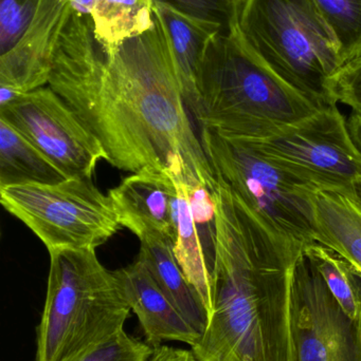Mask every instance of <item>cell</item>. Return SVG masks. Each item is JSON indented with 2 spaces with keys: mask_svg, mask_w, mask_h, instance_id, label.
<instances>
[{
  "mask_svg": "<svg viewBox=\"0 0 361 361\" xmlns=\"http://www.w3.org/2000/svg\"><path fill=\"white\" fill-rule=\"evenodd\" d=\"M174 4L187 13L215 21L228 30L239 16V0H154Z\"/></svg>",
  "mask_w": 361,
  "mask_h": 361,
  "instance_id": "cell-24",
  "label": "cell"
},
{
  "mask_svg": "<svg viewBox=\"0 0 361 361\" xmlns=\"http://www.w3.org/2000/svg\"><path fill=\"white\" fill-rule=\"evenodd\" d=\"M239 25L248 44L288 84L321 108L337 105L330 82L345 63L315 0H244Z\"/></svg>",
  "mask_w": 361,
  "mask_h": 361,
  "instance_id": "cell-5",
  "label": "cell"
},
{
  "mask_svg": "<svg viewBox=\"0 0 361 361\" xmlns=\"http://www.w3.org/2000/svg\"><path fill=\"white\" fill-rule=\"evenodd\" d=\"M155 13V12H154ZM48 86L127 173L153 169L190 188L215 191L218 178L195 133L169 36L152 29L105 52L90 17L72 11Z\"/></svg>",
  "mask_w": 361,
  "mask_h": 361,
  "instance_id": "cell-1",
  "label": "cell"
},
{
  "mask_svg": "<svg viewBox=\"0 0 361 361\" xmlns=\"http://www.w3.org/2000/svg\"><path fill=\"white\" fill-rule=\"evenodd\" d=\"M69 0H40L18 42L0 54V86L25 94L49 84L53 59L71 16Z\"/></svg>",
  "mask_w": 361,
  "mask_h": 361,
  "instance_id": "cell-11",
  "label": "cell"
},
{
  "mask_svg": "<svg viewBox=\"0 0 361 361\" xmlns=\"http://www.w3.org/2000/svg\"><path fill=\"white\" fill-rule=\"evenodd\" d=\"M68 178L12 126L0 120V188L57 184Z\"/></svg>",
  "mask_w": 361,
  "mask_h": 361,
  "instance_id": "cell-18",
  "label": "cell"
},
{
  "mask_svg": "<svg viewBox=\"0 0 361 361\" xmlns=\"http://www.w3.org/2000/svg\"><path fill=\"white\" fill-rule=\"evenodd\" d=\"M341 309L349 317L361 322V273L341 255L313 242L304 248Z\"/></svg>",
  "mask_w": 361,
  "mask_h": 361,
  "instance_id": "cell-20",
  "label": "cell"
},
{
  "mask_svg": "<svg viewBox=\"0 0 361 361\" xmlns=\"http://www.w3.org/2000/svg\"><path fill=\"white\" fill-rule=\"evenodd\" d=\"M243 140L309 184L343 186L361 180V157L337 105L265 137Z\"/></svg>",
  "mask_w": 361,
  "mask_h": 361,
  "instance_id": "cell-8",
  "label": "cell"
},
{
  "mask_svg": "<svg viewBox=\"0 0 361 361\" xmlns=\"http://www.w3.org/2000/svg\"><path fill=\"white\" fill-rule=\"evenodd\" d=\"M0 120L35 146L68 179L91 180L97 163L106 161L97 137L49 86L0 107Z\"/></svg>",
  "mask_w": 361,
  "mask_h": 361,
  "instance_id": "cell-9",
  "label": "cell"
},
{
  "mask_svg": "<svg viewBox=\"0 0 361 361\" xmlns=\"http://www.w3.org/2000/svg\"><path fill=\"white\" fill-rule=\"evenodd\" d=\"M290 343L292 361H361V322L341 309L304 252L292 276Z\"/></svg>",
  "mask_w": 361,
  "mask_h": 361,
  "instance_id": "cell-10",
  "label": "cell"
},
{
  "mask_svg": "<svg viewBox=\"0 0 361 361\" xmlns=\"http://www.w3.org/2000/svg\"><path fill=\"white\" fill-rule=\"evenodd\" d=\"M148 361H199L192 351L160 345L153 349Z\"/></svg>",
  "mask_w": 361,
  "mask_h": 361,
  "instance_id": "cell-26",
  "label": "cell"
},
{
  "mask_svg": "<svg viewBox=\"0 0 361 361\" xmlns=\"http://www.w3.org/2000/svg\"><path fill=\"white\" fill-rule=\"evenodd\" d=\"M176 185L178 193L176 208L177 227L173 246L174 256L187 279L194 286L203 299L210 316L213 292V263L206 252L205 245L201 241L199 228L193 216L188 186L179 180H176Z\"/></svg>",
  "mask_w": 361,
  "mask_h": 361,
  "instance_id": "cell-17",
  "label": "cell"
},
{
  "mask_svg": "<svg viewBox=\"0 0 361 361\" xmlns=\"http://www.w3.org/2000/svg\"><path fill=\"white\" fill-rule=\"evenodd\" d=\"M153 349L122 330L69 361H148Z\"/></svg>",
  "mask_w": 361,
  "mask_h": 361,
  "instance_id": "cell-22",
  "label": "cell"
},
{
  "mask_svg": "<svg viewBox=\"0 0 361 361\" xmlns=\"http://www.w3.org/2000/svg\"><path fill=\"white\" fill-rule=\"evenodd\" d=\"M97 0H69L70 6L74 12L89 16Z\"/></svg>",
  "mask_w": 361,
  "mask_h": 361,
  "instance_id": "cell-28",
  "label": "cell"
},
{
  "mask_svg": "<svg viewBox=\"0 0 361 361\" xmlns=\"http://www.w3.org/2000/svg\"><path fill=\"white\" fill-rule=\"evenodd\" d=\"M89 17L95 39L110 52L154 27V0H97Z\"/></svg>",
  "mask_w": 361,
  "mask_h": 361,
  "instance_id": "cell-19",
  "label": "cell"
},
{
  "mask_svg": "<svg viewBox=\"0 0 361 361\" xmlns=\"http://www.w3.org/2000/svg\"><path fill=\"white\" fill-rule=\"evenodd\" d=\"M335 103H343L361 114V57L343 65L330 82Z\"/></svg>",
  "mask_w": 361,
  "mask_h": 361,
  "instance_id": "cell-25",
  "label": "cell"
},
{
  "mask_svg": "<svg viewBox=\"0 0 361 361\" xmlns=\"http://www.w3.org/2000/svg\"><path fill=\"white\" fill-rule=\"evenodd\" d=\"M138 260L143 263L163 294L201 336L209 322V312L180 269L174 256L173 244L162 238H142Z\"/></svg>",
  "mask_w": 361,
  "mask_h": 361,
  "instance_id": "cell-16",
  "label": "cell"
},
{
  "mask_svg": "<svg viewBox=\"0 0 361 361\" xmlns=\"http://www.w3.org/2000/svg\"><path fill=\"white\" fill-rule=\"evenodd\" d=\"M212 311L191 351L199 361H292L295 267L304 248L267 228L218 179Z\"/></svg>",
  "mask_w": 361,
  "mask_h": 361,
  "instance_id": "cell-2",
  "label": "cell"
},
{
  "mask_svg": "<svg viewBox=\"0 0 361 361\" xmlns=\"http://www.w3.org/2000/svg\"><path fill=\"white\" fill-rule=\"evenodd\" d=\"M201 145L216 178L276 235L305 248L313 243L309 183L267 160L245 140L199 129Z\"/></svg>",
  "mask_w": 361,
  "mask_h": 361,
  "instance_id": "cell-6",
  "label": "cell"
},
{
  "mask_svg": "<svg viewBox=\"0 0 361 361\" xmlns=\"http://www.w3.org/2000/svg\"><path fill=\"white\" fill-rule=\"evenodd\" d=\"M312 235L361 273V180L343 186L307 188Z\"/></svg>",
  "mask_w": 361,
  "mask_h": 361,
  "instance_id": "cell-13",
  "label": "cell"
},
{
  "mask_svg": "<svg viewBox=\"0 0 361 361\" xmlns=\"http://www.w3.org/2000/svg\"><path fill=\"white\" fill-rule=\"evenodd\" d=\"M0 201L37 235L49 254L95 250L122 227L110 195L91 180L1 187Z\"/></svg>",
  "mask_w": 361,
  "mask_h": 361,
  "instance_id": "cell-7",
  "label": "cell"
},
{
  "mask_svg": "<svg viewBox=\"0 0 361 361\" xmlns=\"http://www.w3.org/2000/svg\"><path fill=\"white\" fill-rule=\"evenodd\" d=\"M348 126H349L352 140L361 157V114L353 112L351 118L348 121Z\"/></svg>",
  "mask_w": 361,
  "mask_h": 361,
  "instance_id": "cell-27",
  "label": "cell"
},
{
  "mask_svg": "<svg viewBox=\"0 0 361 361\" xmlns=\"http://www.w3.org/2000/svg\"><path fill=\"white\" fill-rule=\"evenodd\" d=\"M121 226L134 235L176 239V180L162 171L144 169L124 178L108 192Z\"/></svg>",
  "mask_w": 361,
  "mask_h": 361,
  "instance_id": "cell-12",
  "label": "cell"
},
{
  "mask_svg": "<svg viewBox=\"0 0 361 361\" xmlns=\"http://www.w3.org/2000/svg\"><path fill=\"white\" fill-rule=\"evenodd\" d=\"M40 0H0V54L10 50L25 33Z\"/></svg>",
  "mask_w": 361,
  "mask_h": 361,
  "instance_id": "cell-23",
  "label": "cell"
},
{
  "mask_svg": "<svg viewBox=\"0 0 361 361\" xmlns=\"http://www.w3.org/2000/svg\"><path fill=\"white\" fill-rule=\"evenodd\" d=\"M199 129L242 139L271 135L324 108L271 69L244 37L239 18L210 44L196 80Z\"/></svg>",
  "mask_w": 361,
  "mask_h": 361,
  "instance_id": "cell-3",
  "label": "cell"
},
{
  "mask_svg": "<svg viewBox=\"0 0 361 361\" xmlns=\"http://www.w3.org/2000/svg\"><path fill=\"white\" fill-rule=\"evenodd\" d=\"M239 1H242V2H243V1H244V0H239Z\"/></svg>",
  "mask_w": 361,
  "mask_h": 361,
  "instance_id": "cell-29",
  "label": "cell"
},
{
  "mask_svg": "<svg viewBox=\"0 0 361 361\" xmlns=\"http://www.w3.org/2000/svg\"><path fill=\"white\" fill-rule=\"evenodd\" d=\"M154 12L169 36L187 105L193 116L196 108L199 68L214 38L227 29L220 23L195 16L169 2L154 1Z\"/></svg>",
  "mask_w": 361,
  "mask_h": 361,
  "instance_id": "cell-15",
  "label": "cell"
},
{
  "mask_svg": "<svg viewBox=\"0 0 361 361\" xmlns=\"http://www.w3.org/2000/svg\"><path fill=\"white\" fill-rule=\"evenodd\" d=\"M341 46L343 63L361 57V0H315Z\"/></svg>",
  "mask_w": 361,
  "mask_h": 361,
  "instance_id": "cell-21",
  "label": "cell"
},
{
  "mask_svg": "<svg viewBox=\"0 0 361 361\" xmlns=\"http://www.w3.org/2000/svg\"><path fill=\"white\" fill-rule=\"evenodd\" d=\"M36 361H69L124 330L131 310L95 250L51 252Z\"/></svg>",
  "mask_w": 361,
  "mask_h": 361,
  "instance_id": "cell-4",
  "label": "cell"
},
{
  "mask_svg": "<svg viewBox=\"0 0 361 361\" xmlns=\"http://www.w3.org/2000/svg\"><path fill=\"white\" fill-rule=\"evenodd\" d=\"M114 274L125 300L137 315L148 345L157 348L176 341L192 348L199 341L201 334L172 305L141 261L137 259Z\"/></svg>",
  "mask_w": 361,
  "mask_h": 361,
  "instance_id": "cell-14",
  "label": "cell"
}]
</instances>
